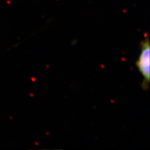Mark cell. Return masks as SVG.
Segmentation results:
<instances>
[{
	"instance_id": "6da1fadb",
	"label": "cell",
	"mask_w": 150,
	"mask_h": 150,
	"mask_svg": "<svg viewBox=\"0 0 150 150\" xmlns=\"http://www.w3.org/2000/svg\"><path fill=\"white\" fill-rule=\"evenodd\" d=\"M136 64L143 76L142 86L144 90H148L150 79V45L148 36L141 43V52Z\"/></svg>"
}]
</instances>
